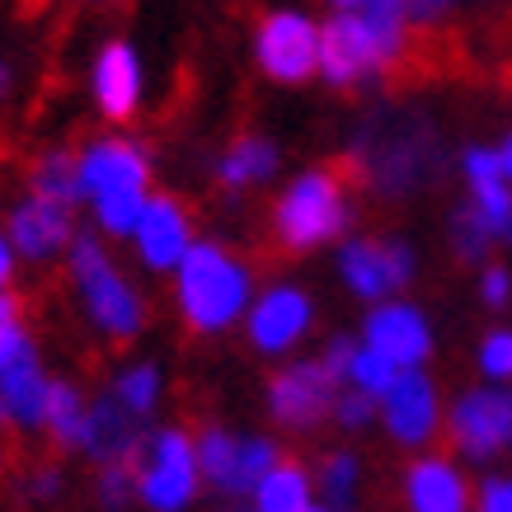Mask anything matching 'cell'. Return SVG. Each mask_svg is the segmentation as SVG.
<instances>
[{"label":"cell","instance_id":"obj_1","mask_svg":"<svg viewBox=\"0 0 512 512\" xmlns=\"http://www.w3.org/2000/svg\"><path fill=\"white\" fill-rule=\"evenodd\" d=\"M174 292H179L184 320L198 334H221L240 315H249L254 278H249V268L235 259L231 249L202 240V245H193L184 254V264L174 268Z\"/></svg>","mask_w":512,"mask_h":512},{"label":"cell","instance_id":"obj_2","mask_svg":"<svg viewBox=\"0 0 512 512\" xmlns=\"http://www.w3.org/2000/svg\"><path fill=\"white\" fill-rule=\"evenodd\" d=\"M71 278L80 287V301L90 311L94 329L109 334V339H132L146 325V306L132 292V282L109 264V254L94 245V240H76L71 249Z\"/></svg>","mask_w":512,"mask_h":512},{"label":"cell","instance_id":"obj_3","mask_svg":"<svg viewBox=\"0 0 512 512\" xmlns=\"http://www.w3.org/2000/svg\"><path fill=\"white\" fill-rule=\"evenodd\" d=\"M348 221V202H343V184L329 170H306L296 174L287 193L278 198L273 226L287 249H315L334 240Z\"/></svg>","mask_w":512,"mask_h":512},{"label":"cell","instance_id":"obj_4","mask_svg":"<svg viewBox=\"0 0 512 512\" xmlns=\"http://www.w3.org/2000/svg\"><path fill=\"white\" fill-rule=\"evenodd\" d=\"M198 451L184 428H165L151 437V447L141 451L137 466V498L151 512H184L198 494Z\"/></svg>","mask_w":512,"mask_h":512},{"label":"cell","instance_id":"obj_5","mask_svg":"<svg viewBox=\"0 0 512 512\" xmlns=\"http://www.w3.org/2000/svg\"><path fill=\"white\" fill-rule=\"evenodd\" d=\"M254 57L264 66V76L282 80V85H301L311 71H320V29L296 10H278L259 24Z\"/></svg>","mask_w":512,"mask_h":512},{"label":"cell","instance_id":"obj_6","mask_svg":"<svg viewBox=\"0 0 512 512\" xmlns=\"http://www.w3.org/2000/svg\"><path fill=\"white\" fill-rule=\"evenodd\" d=\"M451 442L484 461L494 451L512 447V390L503 386H484V390H466L461 400L451 404Z\"/></svg>","mask_w":512,"mask_h":512},{"label":"cell","instance_id":"obj_7","mask_svg":"<svg viewBox=\"0 0 512 512\" xmlns=\"http://www.w3.org/2000/svg\"><path fill=\"white\" fill-rule=\"evenodd\" d=\"M146 179H151V165L132 141H94L85 146V156L76 160V184L90 202L104 198H127V193H146Z\"/></svg>","mask_w":512,"mask_h":512},{"label":"cell","instance_id":"obj_8","mask_svg":"<svg viewBox=\"0 0 512 512\" xmlns=\"http://www.w3.org/2000/svg\"><path fill=\"white\" fill-rule=\"evenodd\" d=\"M339 273L357 296L381 301L414 278V249L400 240H353L339 254Z\"/></svg>","mask_w":512,"mask_h":512},{"label":"cell","instance_id":"obj_9","mask_svg":"<svg viewBox=\"0 0 512 512\" xmlns=\"http://www.w3.org/2000/svg\"><path fill=\"white\" fill-rule=\"evenodd\" d=\"M362 343L381 353L386 362H395L400 372H419V362H428L433 353V329L423 320L419 306H404V301H386L367 315L362 325Z\"/></svg>","mask_w":512,"mask_h":512},{"label":"cell","instance_id":"obj_10","mask_svg":"<svg viewBox=\"0 0 512 512\" xmlns=\"http://www.w3.org/2000/svg\"><path fill=\"white\" fill-rule=\"evenodd\" d=\"M268 409L287 428H315L334 409V376L325 372V362H296L273 376Z\"/></svg>","mask_w":512,"mask_h":512},{"label":"cell","instance_id":"obj_11","mask_svg":"<svg viewBox=\"0 0 512 512\" xmlns=\"http://www.w3.org/2000/svg\"><path fill=\"white\" fill-rule=\"evenodd\" d=\"M311 320H315V306L301 287H273V292L259 296L245 315L249 343H254L259 353H287V348H296V343L306 339Z\"/></svg>","mask_w":512,"mask_h":512},{"label":"cell","instance_id":"obj_12","mask_svg":"<svg viewBox=\"0 0 512 512\" xmlns=\"http://www.w3.org/2000/svg\"><path fill=\"white\" fill-rule=\"evenodd\" d=\"M376 66H381V52L357 10H343L320 29V71L329 85H353V80L372 76Z\"/></svg>","mask_w":512,"mask_h":512},{"label":"cell","instance_id":"obj_13","mask_svg":"<svg viewBox=\"0 0 512 512\" xmlns=\"http://www.w3.org/2000/svg\"><path fill=\"white\" fill-rule=\"evenodd\" d=\"M132 240H137V254L146 268H156V273L179 268L184 254L193 249V217H188V207L179 198H151Z\"/></svg>","mask_w":512,"mask_h":512},{"label":"cell","instance_id":"obj_14","mask_svg":"<svg viewBox=\"0 0 512 512\" xmlns=\"http://www.w3.org/2000/svg\"><path fill=\"white\" fill-rule=\"evenodd\" d=\"M381 419H386V433L400 442V447H423L428 437L437 433V386L423 372H400L395 386L381 395Z\"/></svg>","mask_w":512,"mask_h":512},{"label":"cell","instance_id":"obj_15","mask_svg":"<svg viewBox=\"0 0 512 512\" xmlns=\"http://www.w3.org/2000/svg\"><path fill=\"white\" fill-rule=\"evenodd\" d=\"M10 249L24 254V259H52L71 245V207L62 202H47V198H24L10 212V231H5Z\"/></svg>","mask_w":512,"mask_h":512},{"label":"cell","instance_id":"obj_16","mask_svg":"<svg viewBox=\"0 0 512 512\" xmlns=\"http://www.w3.org/2000/svg\"><path fill=\"white\" fill-rule=\"evenodd\" d=\"M80 451H90L99 466H127L141 451V428L127 414L123 404L104 395L99 404H90L85 414V433H80Z\"/></svg>","mask_w":512,"mask_h":512},{"label":"cell","instance_id":"obj_17","mask_svg":"<svg viewBox=\"0 0 512 512\" xmlns=\"http://www.w3.org/2000/svg\"><path fill=\"white\" fill-rule=\"evenodd\" d=\"M409 512H470V484L447 456H423L404 475Z\"/></svg>","mask_w":512,"mask_h":512},{"label":"cell","instance_id":"obj_18","mask_svg":"<svg viewBox=\"0 0 512 512\" xmlns=\"http://www.w3.org/2000/svg\"><path fill=\"white\" fill-rule=\"evenodd\" d=\"M141 99V62L127 43H109L94 62V104L104 118H132Z\"/></svg>","mask_w":512,"mask_h":512},{"label":"cell","instance_id":"obj_19","mask_svg":"<svg viewBox=\"0 0 512 512\" xmlns=\"http://www.w3.org/2000/svg\"><path fill=\"white\" fill-rule=\"evenodd\" d=\"M466 179L475 193V217L484 221L489 235H512V188L503 179V160L498 151H470L466 156Z\"/></svg>","mask_w":512,"mask_h":512},{"label":"cell","instance_id":"obj_20","mask_svg":"<svg viewBox=\"0 0 512 512\" xmlns=\"http://www.w3.org/2000/svg\"><path fill=\"white\" fill-rule=\"evenodd\" d=\"M273 170H278V146L268 137H240L217 165L226 188H254L273 179Z\"/></svg>","mask_w":512,"mask_h":512},{"label":"cell","instance_id":"obj_21","mask_svg":"<svg viewBox=\"0 0 512 512\" xmlns=\"http://www.w3.org/2000/svg\"><path fill=\"white\" fill-rule=\"evenodd\" d=\"M311 475L292 461H278L268 480L254 489V512H311Z\"/></svg>","mask_w":512,"mask_h":512},{"label":"cell","instance_id":"obj_22","mask_svg":"<svg viewBox=\"0 0 512 512\" xmlns=\"http://www.w3.org/2000/svg\"><path fill=\"white\" fill-rule=\"evenodd\" d=\"M85 414H90V404L80 400V390L71 386V381H47L43 428L57 437V447H80V433H85Z\"/></svg>","mask_w":512,"mask_h":512},{"label":"cell","instance_id":"obj_23","mask_svg":"<svg viewBox=\"0 0 512 512\" xmlns=\"http://www.w3.org/2000/svg\"><path fill=\"white\" fill-rule=\"evenodd\" d=\"M278 466V447L268 442V437H240V447H235V466L226 475V494H254L259 484L268 480V470Z\"/></svg>","mask_w":512,"mask_h":512},{"label":"cell","instance_id":"obj_24","mask_svg":"<svg viewBox=\"0 0 512 512\" xmlns=\"http://www.w3.org/2000/svg\"><path fill=\"white\" fill-rule=\"evenodd\" d=\"M362 19L376 38L381 62H395L404 52V29H409V0H362Z\"/></svg>","mask_w":512,"mask_h":512},{"label":"cell","instance_id":"obj_25","mask_svg":"<svg viewBox=\"0 0 512 512\" xmlns=\"http://www.w3.org/2000/svg\"><path fill=\"white\" fill-rule=\"evenodd\" d=\"M395 376H400V367H395V362H386L381 353H372L367 343H357L353 357H348V372H343V381H348L357 395H367V400H381V395L395 386Z\"/></svg>","mask_w":512,"mask_h":512},{"label":"cell","instance_id":"obj_26","mask_svg":"<svg viewBox=\"0 0 512 512\" xmlns=\"http://www.w3.org/2000/svg\"><path fill=\"white\" fill-rule=\"evenodd\" d=\"M113 400L123 404L132 419H146V414L156 409V400H160V367L137 362V367L118 372V381H113Z\"/></svg>","mask_w":512,"mask_h":512},{"label":"cell","instance_id":"obj_27","mask_svg":"<svg viewBox=\"0 0 512 512\" xmlns=\"http://www.w3.org/2000/svg\"><path fill=\"white\" fill-rule=\"evenodd\" d=\"M33 198H47V202H71L80 198V184H76V160L71 156H43L33 165Z\"/></svg>","mask_w":512,"mask_h":512},{"label":"cell","instance_id":"obj_28","mask_svg":"<svg viewBox=\"0 0 512 512\" xmlns=\"http://www.w3.org/2000/svg\"><path fill=\"white\" fill-rule=\"evenodd\" d=\"M357 480H362V466H357L353 451H334V456H325V466H320V489H325V498H329V508L334 512L353 508Z\"/></svg>","mask_w":512,"mask_h":512},{"label":"cell","instance_id":"obj_29","mask_svg":"<svg viewBox=\"0 0 512 512\" xmlns=\"http://www.w3.org/2000/svg\"><path fill=\"white\" fill-rule=\"evenodd\" d=\"M235 447H240V437H231L226 428H202V437L193 442L202 480H212L221 489V484H226V475H231V466H235Z\"/></svg>","mask_w":512,"mask_h":512},{"label":"cell","instance_id":"obj_30","mask_svg":"<svg viewBox=\"0 0 512 512\" xmlns=\"http://www.w3.org/2000/svg\"><path fill=\"white\" fill-rule=\"evenodd\" d=\"M33 372H43V367H38V348L24 334V325H0V386Z\"/></svg>","mask_w":512,"mask_h":512},{"label":"cell","instance_id":"obj_31","mask_svg":"<svg viewBox=\"0 0 512 512\" xmlns=\"http://www.w3.org/2000/svg\"><path fill=\"white\" fill-rule=\"evenodd\" d=\"M480 367L494 381H512V329H498L480 343Z\"/></svg>","mask_w":512,"mask_h":512},{"label":"cell","instance_id":"obj_32","mask_svg":"<svg viewBox=\"0 0 512 512\" xmlns=\"http://www.w3.org/2000/svg\"><path fill=\"white\" fill-rule=\"evenodd\" d=\"M132 494H137L132 466H104V475H99V498H104V508H123Z\"/></svg>","mask_w":512,"mask_h":512},{"label":"cell","instance_id":"obj_33","mask_svg":"<svg viewBox=\"0 0 512 512\" xmlns=\"http://www.w3.org/2000/svg\"><path fill=\"white\" fill-rule=\"evenodd\" d=\"M451 235H456V249H461L466 259H475V254L484 249V240H489V231H484V221L475 217V212H461L456 226H451Z\"/></svg>","mask_w":512,"mask_h":512},{"label":"cell","instance_id":"obj_34","mask_svg":"<svg viewBox=\"0 0 512 512\" xmlns=\"http://www.w3.org/2000/svg\"><path fill=\"white\" fill-rule=\"evenodd\" d=\"M376 404L367 400V395H357V390H348L343 400H334V419L343 423V428H362V423H372Z\"/></svg>","mask_w":512,"mask_h":512},{"label":"cell","instance_id":"obj_35","mask_svg":"<svg viewBox=\"0 0 512 512\" xmlns=\"http://www.w3.org/2000/svg\"><path fill=\"white\" fill-rule=\"evenodd\" d=\"M480 296L489 301V306H508V296H512V273L508 268H484V278H480Z\"/></svg>","mask_w":512,"mask_h":512},{"label":"cell","instance_id":"obj_36","mask_svg":"<svg viewBox=\"0 0 512 512\" xmlns=\"http://www.w3.org/2000/svg\"><path fill=\"white\" fill-rule=\"evenodd\" d=\"M475 512H512V480H489L475 498Z\"/></svg>","mask_w":512,"mask_h":512},{"label":"cell","instance_id":"obj_37","mask_svg":"<svg viewBox=\"0 0 512 512\" xmlns=\"http://www.w3.org/2000/svg\"><path fill=\"white\" fill-rule=\"evenodd\" d=\"M29 494L33 498H52V494H57V470H38V475L29 480Z\"/></svg>","mask_w":512,"mask_h":512},{"label":"cell","instance_id":"obj_38","mask_svg":"<svg viewBox=\"0 0 512 512\" xmlns=\"http://www.w3.org/2000/svg\"><path fill=\"white\" fill-rule=\"evenodd\" d=\"M10 278H15V249H10V240L0 235V292L10 287Z\"/></svg>","mask_w":512,"mask_h":512},{"label":"cell","instance_id":"obj_39","mask_svg":"<svg viewBox=\"0 0 512 512\" xmlns=\"http://www.w3.org/2000/svg\"><path fill=\"white\" fill-rule=\"evenodd\" d=\"M19 296H10V292H0V325H19Z\"/></svg>","mask_w":512,"mask_h":512},{"label":"cell","instance_id":"obj_40","mask_svg":"<svg viewBox=\"0 0 512 512\" xmlns=\"http://www.w3.org/2000/svg\"><path fill=\"white\" fill-rule=\"evenodd\" d=\"M437 10H447V0H409V15H437Z\"/></svg>","mask_w":512,"mask_h":512},{"label":"cell","instance_id":"obj_41","mask_svg":"<svg viewBox=\"0 0 512 512\" xmlns=\"http://www.w3.org/2000/svg\"><path fill=\"white\" fill-rule=\"evenodd\" d=\"M498 160H503V179H512V137H508V146L498 151Z\"/></svg>","mask_w":512,"mask_h":512},{"label":"cell","instance_id":"obj_42","mask_svg":"<svg viewBox=\"0 0 512 512\" xmlns=\"http://www.w3.org/2000/svg\"><path fill=\"white\" fill-rule=\"evenodd\" d=\"M334 5H339V15H343V10H357L362 0H334Z\"/></svg>","mask_w":512,"mask_h":512},{"label":"cell","instance_id":"obj_43","mask_svg":"<svg viewBox=\"0 0 512 512\" xmlns=\"http://www.w3.org/2000/svg\"><path fill=\"white\" fill-rule=\"evenodd\" d=\"M0 90H5V66H0Z\"/></svg>","mask_w":512,"mask_h":512},{"label":"cell","instance_id":"obj_44","mask_svg":"<svg viewBox=\"0 0 512 512\" xmlns=\"http://www.w3.org/2000/svg\"><path fill=\"white\" fill-rule=\"evenodd\" d=\"M311 512H334V508H311Z\"/></svg>","mask_w":512,"mask_h":512},{"label":"cell","instance_id":"obj_45","mask_svg":"<svg viewBox=\"0 0 512 512\" xmlns=\"http://www.w3.org/2000/svg\"><path fill=\"white\" fill-rule=\"evenodd\" d=\"M0 419H5V409H0Z\"/></svg>","mask_w":512,"mask_h":512}]
</instances>
